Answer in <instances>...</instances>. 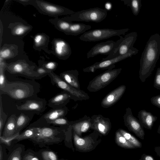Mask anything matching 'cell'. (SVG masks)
<instances>
[{
  "label": "cell",
  "mask_w": 160,
  "mask_h": 160,
  "mask_svg": "<svg viewBox=\"0 0 160 160\" xmlns=\"http://www.w3.org/2000/svg\"><path fill=\"white\" fill-rule=\"evenodd\" d=\"M4 69L3 64H2V65H1L0 69V89H2L5 86L8 81L4 73Z\"/></svg>",
  "instance_id": "836d02e7"
},
{
  "label": "cell",
  "mask_w": 160,
  "mask_h": 160,
  "mask_svg": "<svg viewBox=\"0 0 160 160\" xmlns=\"http://www.w3.org/2000/svg\"><path fill=\"white\" fill-rule=\"evenodd\" d=\"M38 127H31L26 129L16 138V140L21 141L26 139H31L35 137L38 132Z\"/></svg>",
  "instance_id": "484cf974"
},
{
  "label": "cell",
  "mask_w": 160,
  "mask_h": 160,
  "mask_svg": "<svg viewBox=\"0 0 160 160\" xmlns=\"http://www.w3.org/2000/svg\"><path fill=\"white\" fill-rule=\"evenodd\" d=\"M40 84L34 80H22L9 81L0 89V95L7 94L18 100H26L36 97L40 91Z\"/></svg>",
  "instance_id": "7a4b0ae2"
},
{
  "label": "cell",
  "mask_w": 160,
  "mask_h": 160,
  "mask_svg": "<svg viewBox=\"0 0 160 160\" xmlns=\"http://www.w3.org/2000/svg\"><path fill=\"white\" fill-rule=\"evenodd\" d=\"M138 34L136 32H132L127 34L124 37L119 36L120 39L116 42L114 49L111 53L102 60H106L123 55L128 53L135 55L138 50L133 47Z\"/></svg>",
  "instance_id": "3957f363"
},
{
  "label": "cell",
  "mask_w": 160,
  "mask_h": 160,
  "mask_svg": "<svg viewBox=\"0 0 160 160\" xmlns=\"http://www.w3.org/2000/svg\"><path fill=\"white\" fill-rule=\"evenodd\" d=\"M154 151L157 155L160 157V146L155 147L154 148Z\"/></svg>",
  "instance_id": "7dc6e473"
},
{
  "label": "cell",
  "mask_w": 160,
  "mask_h": 160,
  "mask_svg": "<svg viewBox=\"0 0 160 160\" xmlns=\"http://www.w3.org/2000/svg\"><path fill=\"white\" fill-rule=\"evenodd\" d=\"M25 30V27L20 26L15 28L14 30V32L16 35H21L24 33Z\"/></svg>",
  "instance_id": "60d3db41"
},
{
  "label": "cell",
  "mask_w": 160,
  "mask_h": 160,
  "mask_svg": "<svg viewBox=\"0 0 160 160\" xmlns=\"http://www.w3.org/2000/svg\"><path fill=\"white\" fill-rule=\"evenodd\" d=\"M72 99L71 95L68 92L63 91L58 93L48 102V106L52 108H57L65 107Z\"/></svg>",
  "instance_id": "e0dca14e"
},
{
  "label": "cell",
  "mask_w": 160,
  "mask_h": 160,
  "mask_svg": "<svg viewBox=\"0 0 160 160\" xmlns=\"http://www.w3.org/2000/svg\"><path fill=\"white\" fill-rule=\"evenodd\" d=\"M74 143L76 148L82 152H88L93 148V142L89 136L81 138L73 132Z\"/></svg>",
  "instance_id": "ac0fdd59"
},
{
  "label": "cell",
  "mask_w": 160,
  "mask_h": 160,
  "mask_svg": "<svg viewBox=\"0 0 160 160\" xmlns=\"http://www.w3.org/2000/svg\"><path fill=\"white\" fill-rule=\"evenodd\" d=\"M124 5L130 7L133 14L135 16L138 15L142 7L141 0H121Z\"/></svg>",
  "instance_id": "4316f807"
},
{
  "label": "cell",
  "mask_w": 160,
  "mask_h": 160,
  "mask_svg": "<svg viewBox=\"0 0 160 160\" xmlns=\"http://www.w3.org/2000/svg\"><path fill=\"white\" fill-rule=\"evenodd\" d=\"M55 51L60 56L68 58L71 53V50L69 44L65 41L60 40L55 44Z\"/></svg>",
  "instance_id": "603a6c76"
},
{
  "label": "cell",
  "mask_w": 160,
  "mask_h": 160,
  "mask_svg": "<svg viewBox=\"0 0 160 160\" xmlns=\"http://www.w3.org/2000/svg\"><path fill=\"white\" fill-rule=\"evenodd\" d=\"M2 146L0 145V160H2Z\"/></svg>",
  "instance_id": "c3c4849f"
},
{
  "label": "cell",
  "mask_w": 160,
  "mask_h": 160,
  "mask_svg": "<svg viewBox=\"0 0 160 160\" xmlns=\"http://www.w3.org/2000/svg\"><path fill=\"white\" fill-rule=\"evenodd\" d=\"M160 55V35H152L147 42L140 59L139 78L142 82L152 74Z\"/></svg>",
  "instance_id": "6da1fadb"
},
{
  "label": "cell",
  "mask_w": 160,
  "mask_h": 160,
  "mask_svg": "<svg viewBox=\"0 0 160 160\" xmlns=\"http://www.w3.org/2000/svg\"><path fill=\"white\" fill-rule=\"evenodd\" d=\"M72 23V22L65 21H61L59 23V27L61 30L67 32Z\"/></svg>",
  "instance_id": "8d00e7d4"
},
{
  "label": "cell",
  "mask_w": 160,
  "mask_h": 160,
  "mask_svg": "<svg viewBox=\"0 0 160 160\" xmlns=\"http://www.w3.org/2000/svg\"><path fill=\"white\" fill-rule=\"evenodd\" d=\"M20 1L21 2H28V0H20Z\"/></svg>",
  "instance_id": "f907efd6"
},
{
  "label": "cell",
  "mask_w": 160,
  "mask_h": 160,
  "mask_svg": "<svg viewBox=\"0 0 160 160\" xmlns=\"http://www.w3.org/2000/svg\"><path fill=\"white\" fill-rule=\"evenodd\" d=\"M138 117L142 126L146 129L151 130L158 117L151 112L143 109L140 111Z\"/></svg>",
  "instance_id": "d6986e66"
},
{
  "label": "cell",
  "mask_w": 160,
  "mask_h": 160,
  "mask_svg": "<svg viewBox=\"0 0 160 160\" xmlns=\"http://www.w3.org/2000/svg\"><path fill=\"white\" fill-rule=\"evenodd\" d=\"M38 132L36 136L31 139L38 142H54L59 140L58 136L61 132L59 127L49 126L38 127Z\"/></svg>",
  "instance_id": "9c48e42d"
},
{
  "label": "cell",
  "mask_w": 160,
  "mask_h": 160,
  "mask_svg": "<svg viewBox=\"0 0 160 160\" xmlns=\"http://www.w3.org/2000/svg\"><path fill=\"white\" fill-rule=\"evenodd\" d=\"M0 136H1L2 130L8 116L3 111L1 95H0Z\"/></svg>",
  "instance_id": "f546056e"
},
{
  "label": "cell",
  "mask_w": 160,
  "mask_h": 160,
  "mask_svg": "<svg viewBox=\"0 0 160 160\" xmlns=\"http://www.w3.org/2000/svg\"><path fill=\"white\" fill-rule=\"evenodd\" d=\"M130 29L128 28L113 29L109 28H99L85 32L79 38L85 42H96L109 38L115 36L124 34Z\"/></svg>",
  "instance_id": "277c9868"
},
{
  "label": "cell",
  "mask_w": 160,
  "mask_h": 160,
  "mask_svg": "<svg viewBox=\"0 0 160 160\" xmlns=\"http://www.w3.org/2000/svg\"><path fill=\"white\" fill-rule=\"evenodd\" d=\"M79 121L70 122V125L74 131L78 136L80 137L82 134L88 131L91 127V118L89 117L86 118H82Z\"/></svg>",
  "instance_id": "44dd1931"
},
{
  "label": "cell",
  "mask_w": 160,
  "mask_h": 160,
  "mask_svg": "<svg viewBox=\"0 0 160 160\" xmlns=\"http://www.w3.org/2000/svg\"><path fill=\"white\" fill-rule=\"evenodd\" d=\"M56 67V63L54 62H51L45 64L43 68L46 70L51 72H52V71L54 70Z\"/></svg>",
  "instance_id": "f35d334b"
},
{
  "label": "cell",
  "mask_w": 160,
  "mask_h": 160,
  "mask_svg": "<svg viewBox=\"0 0 160 160\" xmlns=\"http://www.w3.org/2000/svg\"><path fill=\"white\" fill-rule=\"evenodd\" d=\"M115 43L116 42L113 40H108L96 44L87 53V58H93L98 55L110 54L114 49Z\"/></svg>",
  "instance_id": "5bb4252c"
},
{
  "label": "cell",
  "mask_w": 160,
  "mask_h": 160,
  "mask_svg": "<svg viewBox=\"0 0 160 160\" xmlns=\"http://www.w3.org/2000/svg\"><path fill=\"white\" fill-rule=\"evenodd\" d=\"M115 141L116 143L122 148L130 149L136 148L133 145L126 139L118 130L115 133Z\"/></svg>",
  "instance_id": "d4e9b609"
},
{
  "label": "cell",
  "mask_w": 160,
  "mask_h": 160,
  "mask_svg": "<svg viewBox=\"0 0 160 160\" xmlns=\"http://www.w3.org/2000/svg\"><path fill=\"white\" fill-rule=\"evenodd\" d=\"M126 89V86L123 85L111 91L102 101L101 106L107 108L114 105L121 98Z\"/></svg>",
  "instance_id": "2e32d148"
},
{
  "label": "cell",
  "mask_w": 160,
  "mask_h": 160,
  "mask_svg": "<svg viewBox=\"0 0 160 160\" xmlns=\"http://www.w3.org/2000/svg\"><path fill=\"white\" fill-rule=\"evenodd\" d=\"M43 39V36L41 35H36L34 39V41L36 44L39 45Z\"/></svg>",
  "instance_id": "f6af8a7d"
},
{
  "label": "cell",
  "mask_w": 160,
  "mask_h": 160,
  "mask_svg": "<svg viewBox=\"0 0 160 160\" xmlns=\"http://www.w3.org/2000/svg\"><path fill=\"white\" fill-rule=\"evenodd\" d=\"M153 87L160 90V68L157 69L154 80Z\"/></svg>",
  "instance_id": "d590c367"
},
{
  "label": "cell",
  "mask_w": 160,
  "mask_h": 160,
  "mask_svg": "<svg viewBox=\"0 0 160 160\" xmlns=\"http://www.w3.org/2000/svg\"><path fill=\"white\" fill-rule=\"evenodd\" d=\"M22 150L18 148L12 153L8 160H21Z\"/></svg>",
  "instance_id": "e575fe53"
},
{
  "label": "cell",
  "mask_w": 160,
  "mask_h": 160,
  "mask_svg": "<svg viewBox=\"0 0 160 160\" xmlns=\"http://www.w3.org/2000/svg\"><path fill=\"white\" fill-rule=\"evenodd\" d=\"M36 72L38 73L42 78L48 75V74L50 72L46 70L43 67H40L38 68L36 71Z\"/></svg>",
  "instance_id": "ab89813d"
},
{
  "label": "cell",
  "mask_w": 160,
  "mask_h": 160,
  "mask_svg": "<svg viewBox=\"0 0 160 160\" xmlns=\"http://www.w3.org/2000/svg\"><path fill=\"white\" fill-rule=\"evenodd\" d=\"M48 75L52 84L68 93L71 96L72 99L75 101H82L89 99V96L85 92L72 87L52 72H49Z\"/></svg>",
  "instance_id": "52a82bcc"
},
{
  "label": "cell",
  "mask_w": 160,
  "mask_h": 160,
  "mask_svg": "<svg viewBox=\"0 0 160 160\" xmlns=\"http://www.w3.org/2000/svg\"><path fill=\"white\" fill-rule=\"evenodd\" d=\"M23 160H39L38 158L30 154L25 155L23 158Z\"/></svg>",
  "instance_id": "ee69618b"
},
{
  "label": "cell",
  "mask_w": 160,
  "mask_h": 160,
  "mask_svg": "<svg viewBox=\"0 0 160 160\" xmlns=\"http://www.w3.org/2000/svg\"><path fill=\"white\" fill-rule=\"evenodd\" d=\"M47 104V102L45 99L37 97L26 100L20 106H16L18 110L31 111L39 115L45 110Z\"/></svg>",
  "instance_id": "8fae6325"
},
{
  "label": "cell",
  "mask_w": 160,
  "mask_h": 160,
  "mask_svg": "<svg viewBox=\"0 0 160 160\" xmlns=\"http://www.w3.org/2000/svg\"><path fill=\"white\" fill-rule=\"evenodd\" d=\"M139 160H155L154 158L151 155L143 154L141 156Z\"/></svg>",
  "instance_id": "7bdbcfd3"
},
{
  "label": "cell",
  "mask_w": 160,
  "mask_h": 160,
  "mask_svg": "<svg viewBox=\"0 0 160 160\" xmlns=\"http://www.w3.org/2000/svg\"><path fill=\"white\" fill-rule=\"evenodd\" d=\"M10 53L11 52L9 49H6L1 51L0 52V57L2 58H7L9 56Z\"/></svg>",
  "instance_id": "b9f144b4"
},
{
  "label": "cell",
  "mask_w": 160,
  "mask_h": 160,
  "mask_svg": "<svg viewBox=\"0 0 160 160\" xmlns=\"http://www.w3.org/2000/svg\"><path fill=\"white\" fill-rule=\"evenodd\" d=\"M118 130L126 139L136 148H142L141 142L132 134L122 129H119Z\"/></svg>",
  "instance_id": "f1b7e54d"
},
{
  "label": "cell",
  "mask_w": 160,
  "mask_h": 160,
  "mask_svg": "<svg viewBox=\"0 0 160 160\" xmlns=\"http://www.w3.org/2000/svg\"><path fill=\"white\" fill-rule=\"evenodd\" d=\"M122 68L108 69L96 76L91 81L87 89L90 92H96L103 88L114 80L121 73Z\"/></svg>",
  "instance_id": "8992f818"
},
{
  "label": "cell",
  "mask_w": 160,
  "mask_h": 160,
  "mask_svg": "<svg viewBox=\"0 0 160 160\" xmlns=\"http://www.w3.org/2000/svg\"><path fill=\"white\" fill-rule=\"evenodd\" d=\"M18 117L15 114H13L8 118L5 125L2 136L6 138L9 137L15 134Z\"/></svg>",
  "instance_id": "7402d4cb"
},
{
  "label": "cell",
  "mask_w": 160,
  "mask_h": 160,
  "mask_svg": "<svg viewBox=\"0 0 160 160\" xmlns=\"http://www.w3.org/2000/svg\"><path fill=\"white\" fill-rule=\"evenodd\" d=\"M91 28V26L89 25L80 23H72L66 33L72 35L77 36L84 33Z\"/></svg>",
  "instance_id": "cb8c5ba5"
},
{
  "label": "cell",
  "mask_w": 160,
  "mask_h": 160,
  "mask_svg": "<svg viewBox=\"0 0 160 160\" xmlns=\"http://www.w3.org/2000/svg\"><path fill=\"white\" fill-rule=\"evenodd\" d=\"M123 118L125 125L128 129L134 133L137 137L143 140L145 133L143 127L139 120L133 115L131 109L130 108H126Z\"/></svg>",
  "instance_id": "30bf717a"
},
{
  "label": "cell",
  "mask_w": 160,
  "mask_h": 160,
  "mask_svg": "<svg viewBox=\"0 0 160 160\" xmlns=\"http://www.w3.org/2000/svg\"><path fill=\"white\" fill-rule=\"evenodd\" d=\"M105 10L107 11H111L112 8V3L110 2H107L105 5Z\"/></svg>",
  "instance_id": "bcb514c9"
},
{
  "label": "cell",
  "mask_w": 160,
  "mask_h": 160,
  "mask_svg": "<svg viewBox=\"0 0 160 160\" xmlns=\"http://www.w3.org/2000/svg\"><path fill=\"white\" fill-rule=\"evenodd\" d=\"M91 127L101 134L106 135L109 132L111 127L110 119L101 115H95L91 118Z\"/></svg>",
  "instance_id": "9a60e30c"
},
{
  "label": "cell",
  "mask_w": 160,
  "mask_h": 160,
  "mask_svg": "<svg viewBox=\"0 0 160 160\" xmlns=\"http://www.w3.org/2000/svg\"><path fill=\"white\" fill-rule=\"evenodd\" d=\"M78 71L77 70L64 72L60 74L59 77L68 84L78 89H80V85L78 79Z\"/></svg>",
  "instance_id": "ffe728a7"
},
{
  "label": "cell",
  "mask_w": 160,
  "mask_h": 160,
  "mask_svg": "<svg viewBox=\"0 0 160 160\" xmlns=\"http://www.w3.org/2000/svg\"><path fill=\"white\" fill-rule=\"evenodd\" d=\"M157 132H158V133L160 134V122L158 129Z\"/></svg>",
  "instance_id": "681fc988"
},
{
  "label": "cell",
  "mask_w": 160,
  "mask_h": 160,
  "mask_svg": "<svg viewBox=\"0 0 160 160\" xmlns=\"http://www.w3.org/2000/svg\"><path fill=\"white\" fill-rule=\"evenodd\" d=\"M133 55L131 53L126 54L106 60H101L92 65L83 69L85 72H94L98 69H112L115 67V64Z\"/></svg>",
  "instance_id": "7c38bea8"
},
{
  "label": "cell",
  "mask_w": 160,
  "mask_h": 160,
  "mask_svg": "<svg viewBox=\"0 0 160 160\" xmlns=\"http://www.w3.org/2000/svg\"><path fill=\"white\" fill-rule=\"evenodd\" d=\"M66 107L57 108H52L42 115L38 119L31 124L30 127H41L49 126L50 122L58 118L65 117L68 112Z\"/></svg>",
  "instance_id": "ba28073f"
},
{
  "label": "cell",
  "mask_w": 160,
  "mask_h": 160,
  "mask_svg": "<svg viewBox=\"0 0 160 160\" xmlns=\"http://www.w3.org/2000/svg\"><path fill=\"white\" fill-rule=\"evenodd\" d=\"M44 160H58L56 155L51 151H44L42 153Z\"/></svg>",
  "instance_id": "1f68e13d"
},
{
  "label": "cell",
  "mask_w": 160,
  "mask_h": 160,
  "mask_svg": "<svg viewBox=\"0 0 160 160\" xmlns=\"http://www.w3.org/2000/svg\"><path fill=\"white\" fill-rule=\"evenodd\" d=\"M150 101L152 104L160 108V94L152 97Z\"/></svg>",
  "instance_id": "74e56055"
},
{
  "label": "cell",
  "mask_w": 160,
  "mask_h": 160,
  "mask_svg": "<svg viewBox=\"0 0 160 160\" xmlns=\"http://www.w3.org/2000/svg\"><path fill=\"white\" fill-rule=\"evenodd\" d=\"M107 15L105 9L98 7L75 12L68 18L70 21H83L98 23L104 20Z\"/></svg>",
  "instance_id": "5b68a950"
},
{
  "label": "cell",
  "mask_w": 160,
  "mask_h": 160,
  "mask_svg": "<svg viewBox=\"0 0 160 160\" xmlns=\"http://www.w3.org/2000/svg\"><path fill=\"white\" fill-rule=\"evenodd\" d=\"M19 135V132H18L9 137L6 138L1 136H0V142L1 143L4 144L7 146H10L12 141L15 139Z\"/></svg>",
  "instance_id": "d6a6232c"
},
{
  "label": "cell",
  "mask_w": 160,
  "mask_h": 160,
  "mask_svg": "<svg viewBox=\"0 0 160 160\" xmlns=\"http://www.w3.org/2000/svg\"><path fill=\"white\" fill-rule=\"evenodd\" d=\"M30 120L28 116L21 113L17 118L15 134L19 132L29 122Z\"/></svg>",
  "instance_id": "83f0119b"
},
{
  "label": "cell",
  "mask_w": 160,
  "mask_h": 160,
  "mask_svg": "<svg viewBox=\"0 0 160 160\" xmlns=\"http://www.w3.org/2000/svg\"><path fill=\"white\" fill-rule=\"evenodd\" d=\"M8 70L11 74L19 75L32 80L42 78L37 72L31 69L28 65L20 63L9 66Z\"/></svg>",
  "instance_id": "4fadbf2b"
},
{
  "label": "cell",
  "mask_w": 160,
  "mask_h": 160,
  "mask_svg": "<svg viewBox=\"0 0 160 160\" xmlns=\"http://www.w3.org/2000/svg\"><path fill=\"white\" fill-rule=\"evenodd\" d=\"M51 125L62 126L70 125V122L65 117L58 118L51 121L49 123V126Z\"/></svg>",
  "instance_id": "4dcf8cb0"
}]
</instances>
